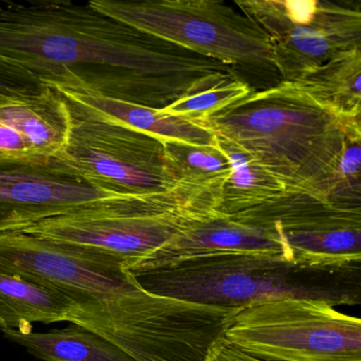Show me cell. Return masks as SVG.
I'll use <instances>...</instances> for the list:
<instances>
[{"label": "cell", "mask_w": 361, "mask_h": 361, "mask_svg": "<svg viewBox=\"0 0 361 361\" xmlns=\"http://www.w3.org/2000/svg\"><path fill=\"white\" fill-rule=\"evenodd\" d=\"M0 122L16 130L37 158L62 153L71 130V114L56 88L0 107Z\"/></svg>", "instance_id": "cell-14"}, {"label": "cell", "mask_w": 361, "mask_h": 361, "mask_svg": "<svg viewBox=\"0 0 361 361\" xmlns=\"http://www.w3.org/2000/svg\"><path fill=\"white\" fill-rule=\"evenodd\" d=\"M214 206L212 192L183 183L159 195L73 211L20 232L111 255L128 270L168 243L188 221L210 214Z\"/></svg>", "instance_id": "cell-5"}, {"label": "cell", "mask_w": 361, "mask_h": 361, "mask_svg": "<svg viewBox=\"0 0 361 361\" xmlns=\"http://www.w3.org/2000/svg\"><path fill=\"white\" fill-rule=\"evenodd\" d=\"M227 217L281 235L329 226L361 224V207L335 202L312 192L286 191Z\"/></svg>", "instance_id": "cell-12"}, {"label": "cell", "mask_w": 361, "mask_h": 361, "mask_svg": "<svg viewBox=\"0 0 361 361\" xmlns=\"http://www.w3.org/2000/svg\"><path fill=\"white\" fill-rule=\"evenodd\" d=\"M224 336L267 361H361L360 319L312 300L243 308Z\"/></svg>", "instance_id": "cell-7"}, {"label": "cell", "mask_w": 361, "mask_h": 361, "mask_svg": "<svg viewBox=\"0 0 361 361\" xmlns=\"http://www.w3.org/2000/svg\"><path fill=\"white\" fill-rule=\"evenodd\" d=\"M90 4L137 30L234 68L274 66L265 32L224 1L90 0Z\"/></svg>", "instance_id": "cell-6"}, {"label": "cell", "mask_w": 361, "mask_h": 361, "mask_svg": "<svg viewBox=\"0 0 361 361\" xmlns=\"http://www.w3.org/2000/svg\"><path fill=\"white\" fill-rule=\"evenodd\" d=\"M219 141L229 158L231 173L224 185L217 212L231 216L283 192L290 191L282 181L255 164L244 152L221 139Z\"/></svg>", "instance_id": "cell-18"}, {"label": "cell", "mask_w": 361, "mask_h": 361, "mask_svg": "<svg viewBox=\"0 0 361 361\" xmlns=\"http://www.w3.org/2000/svg\"><path fill=\"white\" fill-rule=\"evenodd\" d=\"M66 102L97 115L122 122L130 128L168 141L189 143L200 147H217V137L208 128L194 120L170 116L161 109L139 106L105 98L83 90L51 86Z\"/></svg>", "instance_id": "cell-13"}, {"label": "cell", "mask_w": 361, "mask_h": 361, "mask_svg": "<svg viewBox=\"0 0 361 361\" xmlns=\"http://www.w3.org/2000/svg\"><path fill=\"white\" fill-rule=\"evenodd\" d=\"M0 158H37L16 130L0 122Z\"/></svg>", "instance_id": "cell-22"}, {"label": "cell", "mask_w": 361, "mask_h": 361, "mask_svg": "<svg viewBox=\"0 0 361 361\" xmlns=\"http://www.w3.org/2000/svg\"><path fill=\"white\" fill-rule=\"evenodd\" d=\"M0 271L62 293L73 303L69 323L111 343L139 286L119 259L22 232L0 234Z\"/></svg>", "instance_id": "cell-4"}, {"label": "cell", "mask_w": 361, "mask_h": 361, "mask_svg": "<svg viewBox=\"0 0 361 361\" xmlns=\"http://www.w3.org/2000/svg\"><path fill=\"white\" fill-rule=\"evenodd\" d=\"M147 197L102 189L59 156L0 158V234L20 232L39 221L84 208Z\"/></svg>", "instance_id": "cell-10"}, {"label": "cell", "mask_w": 361, "mask_h": 361, "mask_svg": "<svg viewBox=\"0 0 361 361\" xmlns=\"http://www.w3.org/2000/svg\"><path fill=\"white\" fill-rule=\"evenodd\" d=\"M198 122L290 191L361 207V187L344 183L336 172L348 141L361 138L360 119L327 111L293 83L252 90Z\"/></svg>", "instance_id": "cell-2"}, {"label": "cell", "mask_w": 361, "mask_h": 361, "mask_svg": "<svg viewBox=\"0 0 361 361\" xmlns=\"http://www.w3.org/2000/svg\"><path fill=\"white\" fill-rule=\"evenodd\" d=\"M66 104L71 130L66 147L58 156L86 180L135 197L166 193L183 183L166 153V140Z\"/></svg>", "instance_id": "cell-8"}, {"label": "cell", "mask_w": 361, "mask_h": 361, "mask_svg": "<svg viewBox=\"0 0 361 361\" xmlns=\"http://www.w3.org/2000/svg\"><path fill=\"white\" fill-rule=\"evenodd\" d=\"M252 88L242 79L221 84L161 109L164 113L198 121L204 116L244 98Z\"/></svg>", "instance_id": "cell-20"}, {"label": "cell", "mask_w": 361, "mask_h": 361, "mask_svg": "<svg viewBox=\"0 0 361 361\" xmlns=\"http://www.w3.org/2000/svg\"><path fill=\"white\" fill-rule=\"evenodd\" d=\"M0 58L49 86L155 109L238 79L234 67L137 30L90 1H0Z\"/></svg>", "instance_id": "cell-1"}, {"label": "cell", "mask_w": 361, "mask_h": 361, "mask_svg": "<svg viewBox=\"0 0 361 361\" xmlns=\"http://www.w3.org/2000/svg\"><path fill=\"white\" fill-rule=\"evenodd\" d=\"M166 149L179 181L223 193L231 166L221 145L200 147L166 140Z\"/></svg>", "instance_id": "cell-19"}, {"label": "cell", "mask_w": 361, "mask_h": 361, "mask_svg": "<svg viewBox=\"0 0 361 361\" xmlns=\"http://www.w3.org/2000/svg\"><path fill=\"white\" fill-rule=\"evenodd\" d=\"M204 361H267L245 352L230 342L225 336L211 346Z\"/></svg>", "instance_id": "cell-23"}, {"label": "cell", "mask_w": 361, "mask_h": 361, "mask_svg": "<svg viewBox=\"0 0 361 361\" xmlns=\"http://www.w3.org/2000/svg\"><path fill=\"white\" fill-rule=\"evenodd\" d=\"M47 84L33 71L0 58V107L42 94Z\"/></svg>", "instance_id": "cell-21"}, {"label": "cell", "mask_w": 361, "mask_h": 361, "mask_svg": "<svg viewBox=\"0 0 361 361\" xmlns=\"http://www.w3.org/2000/svg\"><path fill=\"white\" fill-rule=\"evenodd\" d=\"M361 49L339 54L293 82L298 90L340 117L360 119Z\"/></svg>", "instance_id": "cell-16"}, {"label": "cell", "mask_w": 361, "mask_h": 361, "mask_svg": "<svg viewBox=\"0 0 361 361\" xmlns=\"http://www.w3.org/2000/svg\"><path fill=\"white\" fill-rule=\"evenodd\" d=\"M267 35L272 64L293 83L339 54L361 49V10L329 0H240Z\"/></svg>", "instance_id": "cell-9"}, {"label": "cell", "mask_w": 361, "mask_h": 361, "mask_svg": "<svg viewBox=\"0 0 361 361\" xmlns=\"http://www.w3.org/2000/svg\"><path fill=\"white\" fill-rule=\"evenodd\" d=\"M243 252L276 253L291 259L276 232L238 223L215 211L188 221L168 243L126 271L154 269L206 255Z\"/></svg>", "instance_id": "cell-11"}, {"label": "cell", "mask_w": 361, "mask_h": 361, "mask_svg": "<svg viewBox=\"0 0 361 361\" xmlns=\"http://www.w3.org/2000/svg\"><path fill=\"white\" fill-rule=\"evenodd\" d=\"M73 303L59 291L0 271V331H32L33 323L69 322Z\"/></svg>", "instance_id": "cell-15"}, {"label": "cell", "mask_w": 361, "mask_h": 361, "mask_svg": "<svg viewBox=\"0 0 361 361\" xmlns=\"http://www.w3.org/2000/svg\"><path fill=\"white\" fill-rule=\"evenodd\" d=\"M130 274L149 293L229 310L283 299L333 307L361 301V261L310 264L276 253H221Z\"/></svg>", "instance_id": "cell-3"}, {"label": "cell", "mask_w": 361, "mask_h": 361, "mask_svg": "<svg viewBox=\"0 0 361 361\" xmlns=\"http://www.w3.org/2000/svg\"><path fill=\"white\" fill-rule=\"evenodd\" d=\"M0 331L6 339L43 361H135L104 338L79 325L44 333Z\"/></svg>", "instance_id": "cell-17"}]
</instances>
